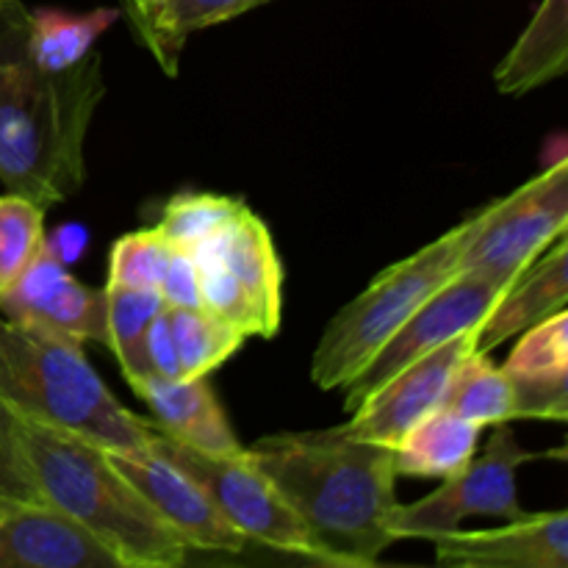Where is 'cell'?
I'll list each match as a JSON object with an SVG mask.
<instances>
[{
  "label": "cell",
  "mask_w": 568,
  "mask_h": 568,
  "mask_svg": "<svg viewBox=\"0 0 568 568\" xmlns=\"http://www.w3.org/2000/svg\"><path fill=\"white\" fill-rule=\"evenodd\" d=\"M244 455L303 521L316 564L366 568L392 547L394 447L333 427L266 436Z\"/></svg>",
  "instance_id": "obj_1"
},
{
  "label": "cell",
  "mask_w": 568,
  "mask_h": 568,
  "mask_svg": "<svg viewBox=\"0 0 568 568\" xmlns=\"http://www.w3.org/2000/svg\"><path fill=\"white\" fill-rule=\"evenodd\" d=\"M105 94L103 59L42 70L28 48V6L0 3V181L42 209L87 181V133Z\"/></svg>",
  "instance_id": "obj_2"
},
{
  "label": "cell",
  "mask_w": 568,
  "mask_h": 568,
  "mask_svg": "<svg viewBox=\"0 0 568 568\" xmlns=\"http://www.w3.org/2000/svg\"><path fill=\"white\" fill-rule=\"evenodd\" d=\"M22 449L44 499L81 521L125 568H178L186 544L89 438L17 414Z\"/></svg>",
  "instance_id": "obj_3"
},
{
  "label": "cell",
  "mask_w": 568,
  "mask_h": 568,
  "mask_svg": "<svg viewBox=\"0 0 568 568\" xmlns=\"http://www.w3.org/2000/svg\"><path fill=\"white\" fill-rule=\"evenodd\" d=\"M0 399L14 414L89 438L103 449L148 447L153 419L131 414L109 392L81 344L0 316Z\"/></svg>",
  "instance_id": "obj_4"
},
{
  "label": "cell",
  "mask_w": 568,
  "mask_h": 568,
  "mask_svg": "<svg viewBox=\"0 0 568 568\" xmlns=\"http://www.w3.org/2000/svg\"><path fill=\"white\" fill-rule=\"evenodd\" d=\"M460 236L464 222L419 253L381 272L353 303L333 316L311 361V381L322 392H336L353 381L414 311L458 275Z\"/></svg>",
  "instance_id": "obj_5"
},
{
  "label": "cell",
  "mask_w": 568,
  "mask_h": 568,
  "mask_svg": "<svg viewBox=\"0 0 568 568\" xmlns=\"http://www.w3.org/2000/svg\"><path fill=\"white\" fill-rule=\"evenodd\" d=\"M568 231V161L560 155L541 175L464 222L458 272L508 286Z\"/></svg>",
  "instance_id": "obj_6"
},
{
  "label": "cell",
  "mask_w": 568,
  "mask_h": 568,
  "mask_svg": "<svg viewBox=\"0 0 568 568\" xmlns=\"http://www.w3.org/2000/svg\"><path fill=\"white\" fill-rule=\"evenodd\" d=\"M148 447L170 460L172 466H178L183 475L192 477L209 494L214 508L225 516L227 525L242 532L247 541H258L277 552L314 560V547H311L303 521L294 516L277 488L250 464L244 449L233 455L203 453V449H194L166 436L164 430L155 427V422Z\"/></svg>",
  "instance_id": "obj_7"
},
{
  "label": "cell",
  "mask_w": 568,
  "mask_h": 568,
  "mask_svg": "<svg viewBox=\"0 0 568 568\" xmlns=\"http://www.w3.org/2000/svg\"><path fill=\"white\" fill-rule=\"evenodd\" d=\"M532 458L516 442L508 422L494 425L486 447L471 455L469 464L455 475L444 477L442 486L419 503H397L392 510V536L399 538H436L442 532L458 530L460 521L471 516H499V519H521L527 516L516 497V469Z\"/></svg>",
  "instance_id": "obj_8"
},
{
  "label": "cell",
  "mask_w": 568,
  "mask_h": 568,
  "mask_svg": "<svg viewBox=\"0 0 568 568\" xmlns=\"http://www.w3.org/2000/svg\"><path fill=\"white\" fill-rule=\"evenodd\" d=\"M503 292L505 283L471 275V272H458L453 281L444 283L414 311V316L383 344L381 353L353 381L344 383V410L353 414L369 394H375L399 369L414 364L430 349L442 347L458 333L480 325Z\"/></svg>",
  "instance_id": "obj_9"
},
{
  "label": "cell",
  "mask_w": 568,
  "mask_h": 568,
  "mask_svg": "<svg viewBox=\"0 0 568 568\" xmlns=\"http://www.w3.org/2000/svg\"><path fill=\"white\" fill-rule=\"evenodd\" d=\"M475 336L477 327L458 333L388 377L353 410V419L344 425V430L366 442L397 447L425 416L442 408L455 369L475 349Z\"/></svg>",
  "instance_id": "obj_10"
},
{
  "label": "cell",
  "mask_w": 568,
  "mask_h": 568,
  "mask_svg": "<svg viewBox=\"0 0 568 568\" xmlns=\"http://www.w3.org/2000/svg\"><path fill=\"white\" fill-rule=\"evenodd\" d=\"M0 316L17 325L59 333L78 344H109L105 288H92L72 277L48 244H42L22 275L0 292Z\"/></svg>",
  "instance_id": "obj_11"
},
{
  "label": "cell",
  "mask_w": 568,
  "mask_h": 568,
  "mask_svg": "<svg viewBox=\"0 0 568 568\" xmlns=\"http://www.w3.org/2000/svg\"><path fill=\"white\" fill-rule=\"evenodd\" d=\"M114 469L142 494L144 503L178 532L186 549L200 552L239 555L247 547V538L233 530L225 516L214 508L209 494L178 466L144 447L136 453L105 449Z\"/></svg>",
  "instance_id": "obj_12"
},
{
  "label": "cell",
  "mask_w": 568,
  "mask_h": 568,
  "mask_svg": "<svg viewBox=\"0 0 568 568\" xmlns=\"http://www.w3.org/2000/svg\"><path fill=\"white\" fill-rule=\"evenodd\" d=\"M436 564L444 568H566L568 514H527L497 530L442 532Z\"/></svg>",
  "instance_id": "obj_13"
},
{
  "label": "cell",
  "mask_w": 568,
  "mask_h": 568,
  "mask_svg": "<svg viewBox=\"0 0 568 568\" xmlns=\"http://www.w3.org/2000/svg\"><path fill=\"white\" fill-rule=\"evenodd\" d=\"M0 568H125L81 521L50 503L0 514Z\"/></svg>",
  "instance_id": "obj_14"
},
{
  "label": "cell",
  "mask_w": 568,
  "mask_h": 568,
  "mask_svg": "<svg viewBox=\"0 0 568 568\" xmlns=\"http://www.w3.org/2000/svg\"><path fill=\"white\" fill-rule=\"evenodd\" d=\"M505 372L514 392V419H568V311L519 333Z\"/></svg>",
  "instance_id": "obj_15"
},
{
  "label": "cell",
  "mask_w": 568,
  "mask_h": 568,
  "mask_svg": "<svg viewBox=\"0 0 568 568\" xmlns=\"http://www.w3.org/2000/svg\"><path fill=\"white\" fill-rule=\"evenodd\" d=\"M139 399L150 408L159 430L175 442L189 444L203 453L233 455L242 453L236 433L211 388L209 375L200 377H159L144 375L128 381Z\"/></svg>",
  "instance_id": "obj_16"
},
{
  "label": "cell",
  "mask_w": 568,
  "mask_h": 568,
  "mask_svg": "<svg viewBox=\"0 0 568 568\" xmlns=\"http://www.w3.org/2000/svg\"><path fill=\"white\" fill-rule=\"evenodd\" d=\"M568 303V242L560 236L514 277L477 325L475 353H491L527 327L549 320Z\"/></svg>",
  "instance_id": "obj_17"
},
{
  "label": "cell",
  "mask_w": 568,
  "mask_h": 568,
  "mask_svg": "<svg viewBox=\"0 0 568 568\" xmlns=\"http://www.w3.org/2000/svg\"><path fill=\"white\" fill-rule=\"evenodd\" d=\"M211 242L258 311L264 338H272L283 316V266L270 227L242 203L220 231L211 233Z\"/></svg>",
  "instance_id": "obj_18"
},
{
  "label": "cell",
  "mask_w": 568,
  "mask_h": 568,
  "mask_svg": "<svg viewBox=\"0 0 568 568\" xmlns=\"http://www.w3.org/2000/svg\"><path fill=\"white\" fill-rule=\"evenodd\" d=\"M568 70V0H541L510 53L494 70L503 94H525Z\"/></svg>",
  "instance_id": "obj_19"
},
{
  "label": "cell",
  "mask_w": 568,
  "mask_h": 568,
  "mask_svg": "<svg viewBox=\"0 0 568 568\" xmlns=\"http://www.w3.org/2000/svg\"><path fill=\"white\" fill-rule=\"evenodd\" d=\"M264 3L270 0H161V3L125 11V14L139 39L159 59L161 70L166 75H178L183 44L189 42V37L247 14Z\"/></svg>",
  "instance_id": "obj_20"
},
{
  "label": "cell",
  "mask_w": 568,
  "mask_h": 568,
  "mask_svg": "<svg viewBox=\"0 0 568 568\" xmlns=\"http://www.w3.org/2000/svg\"><path fill=\"white\" fill-rule=\"evenodd\" d=\"M480 425L447 408L433 410L403 442L394 447V466L399 477H444L464 469L477 453Z\"/></svg>",
  "instance_id": "obj_21"
},
{
  "label": "cell",
  "mask_w": 568,
  "mask_h": 568,
  "mask_svg": "<svg viewBox=\"0 0 568 568\" xmlns=\"http://www.w3.org/2000/svg\"><path fill=\"white\" fill-rule=\"evenodd\" d=\"M120 9L72 14L64 9H28V48L42 70H67L92 53L94 42L120 20Z\"/></svg>",
  "instance_id": "obj_22"
},
{
  "label": "cell",
  "mask_w": 568,
  "mask_h": 568,
  "mask_svg": "<svg viewBox=\"0 0 568 568\" xmlns=\"http://www.w3.org/2000/svg\"><path fill=\"white\" fill-rule=\"evenodd\" d=\"M105 325H109L111 353L116 355L125 381L150 375L144 361V336L155 316L166 308L159 288H133L105 283Z\"/></svg>",
  "instance_id": "obj_23"
},
{
  "label": "cell",
  "mask_w": 568,
  "mask_h": 568,
  "mask_svg": "<svg viewBox=\"0 0 568 568\" xmlns=\"http://www.w3.org/2000/svg\"><path fill=\"white\" fill-rule=\"evenodd\" d=\"M442 408L480 427L503 425L514 419V392L505 372L491 364L488 353L471 349L455 369Z\"/></svg>",
  "instance_id": "obj_24"
},
{
  "label": "cell",
  "mask_w": 568,
  "mask_h": 568,
  "mask_svg": "<svg viewBox=\"0 0 568 568\" xmlns=\"http://www.w3.org/2000/svg\"><path fill=\"white\" fill-rule=\"evenodd\" d=\"M172 336H175L181 377L211 375L244 344V333L231 322L211 314L209 308H170Z\"/></svg>",
  "instance_id": "obj_25"
},
{
  "label": "cell",
  "mask_w": 568,
  "mask_h": 568,
  "mask_svg": "<svg viewBox=\"0 0 568 568\" xmlns=\"http://www.w3.org/2000/svg\"><path fill=\"white\" fill-rule=\"evenodd\" d=\"M192 258L194 264H197L200 303H203V308H209L211 314L231 322V325L236 327V331H242L247 338L264 336L258 311L250 303L242 283L231 275V270L225 266V261H222L220 250L214 247L211 236L203 239L200 244H194Z\"/></svg>",
  "instance_id": "obj_26"
},
{
  "label": "cell",
  "mask_w": 568,
  "mask_h": 568,
  "mask_svg": "<svg viewBox=\"0 0 568 568\" xmlns=\"http://www.w3.org/2000/svg\"><path fill=\"white\" fill-rule=\"evenodd\" d=\"M44 244V209L22 194L0 197V292L28 270Z\"/></svg>",
  "instance_id": "obj_27"
},
{
  "label": "cell",
  "mask_w": 568,
  "mask_h": 568,
  "mask_svg": "<svg viewBox=\"0 0 568 568\" xmlns=\"http://www.w3.org/2000/svg\"><path fill=\"white\" fill-rule=\"evenodd\" d=\"M239 209H242V200L209 192H181L164 205L159 233L172 247L192 250L194 244L220 231Z\"/></svg>",
  "instance_id": "obj_28"
},
{
  "label": "cell",
  "mask_w": 568,
  "mask_h": 568,
  "mask_svg": "<svg viewBox=\"0 0 568 568\" xmlns=\"http://www.w3.org/2000/svg\"><path fill=\"white\" fill-rule=\"evenodd\" d=\"M166 255H170V242L161 236L159 227L125 233L111 247L109 281L105 283L133 288H155L159 286Z\"/></svg>",
  "instance_id": "obj_29"
},
{
  "label": "cell",
  "mask_w": 568,
  "mask_h": 568,
  "mask_svg": "<svg viewBox=\"0 0 568 568\" xmlns=\"http://www.w3.org/2000/svg\"><path fill=\"white\" fill-rule=\"evenodd\" d=\"M28 503H48V499L22 449L17 414L0 399V514Z\"/></svg>",
  "instance_id": "obj_30"
},
{
  "label": "cell",
  "mask_w": 568,
  "mask_h": 568,
  "mask_svg": "<svg viewBox=\"0 0 568 568\" xmlns=\"http://www.w3.org/2000/svg\"><path fill=\"white\" fill-rule=\"evenodd\" d=\"M164 297L166 308H197L200 303V281H197V264L192 258V250L172 247L161 270L159 286H155Z\"/></svg>",
  "instance_id": "obj_31"
},
{
  "label": "cell",
  "mask_w": 568,
  "mask_h": 568,
  "mask_svg": "<svg viewBox=\"0 0 568 568\" xmlns=\"http://www.w3.org/2000/svg\"><path fill=\"white\" fill-rule=\"evenodd\" d=\"M144 361H148L150 375L170 377V381L181 377V361H178L175 336H172L170 308L155 316L148 336H144Z\"/></svg>",
  "instance_id": "obj_32"
},
{
  "label": "cell",
  "mask_w": 568,
  "mask_h": 568,
  "mask_svg": "<svg viewBox=\"0 0 568 568\" xmlns=\"http://www.w3.org/2000/svg\"><path fill=\"white\" fill-rule=\"evenodd\" d=\"M44 244H48V250L55 255V258L70 264V261L81 258L83 255V250H87L89 244V233L87 227L81 225H61L59 231L44 236Z\"/></svg>",
  "instance_id": "obj_33"
},
{
  "label": "cell",
  "mask_w": 568,
  "mask_h": 568,
  "mask_svg": "<svg viewBox=\"0 0 568 568\" xmlns=\"http://www.w3.org/2000/svg\"><path fill=\"white\" fill-rule=\"evenodd\" d=\"M153 3H161V0H125V11H136V9H144V6H153Z\"/></svg>",
  "instance_id": "obj_34"
},
{
  "label": "cell",
  "mask_w": 568,
  "mask_h": 568,
  "mask_svg": "<svg viewBox=\"0 0 568 568\" xmlns=\"http://www.w3.org/2000/svg\"><path fill=\"white\" fill-rule=\"evenodd\" d=\"M0 3H3V0H0Z\"/></svg>",
  "instance_id": "obj_35"
}]
</instances>
